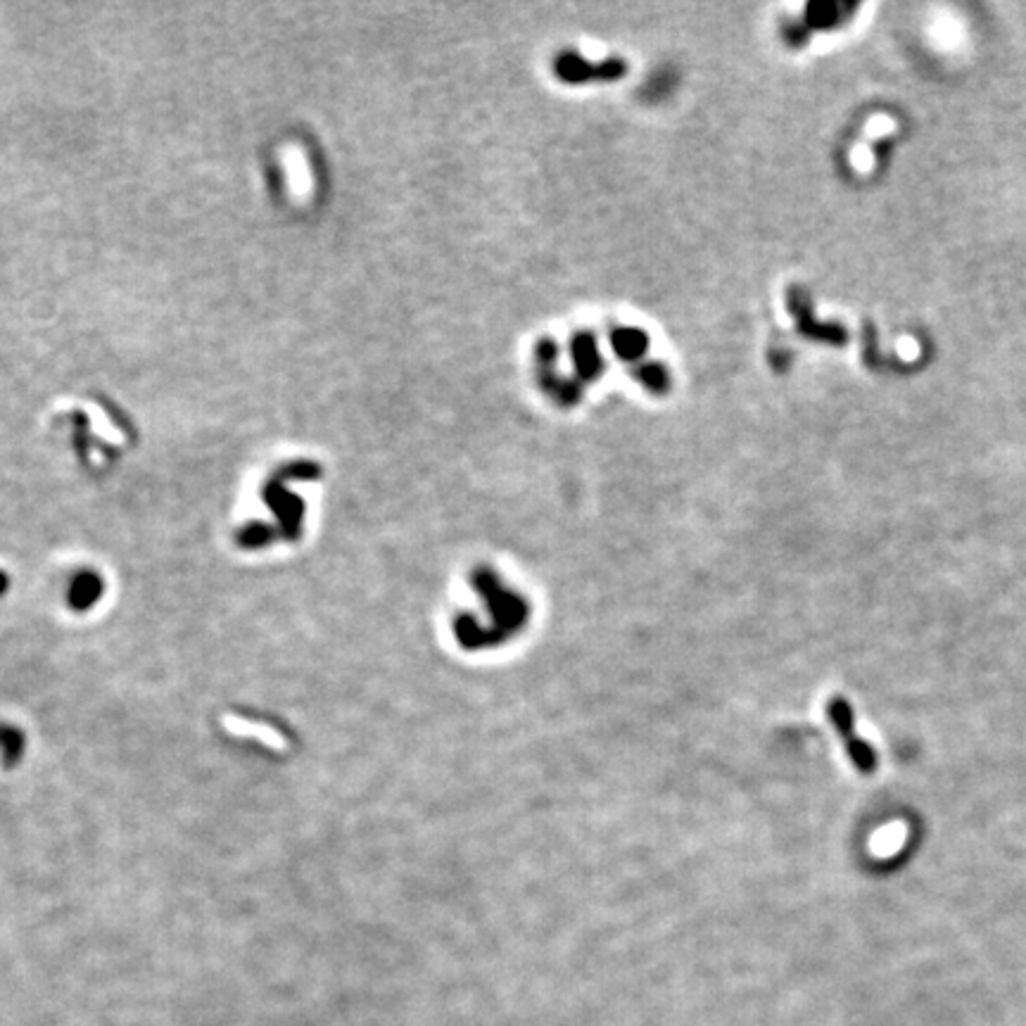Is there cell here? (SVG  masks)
<instances>
[{"label": "cell", "instance_id": "6da1fadb", "mask_svg": "<svg viewBox=\"0 0 1026 1026\" xmlns=\"http://www.w3.org/2000/svg\"><path fill=\"white\" fill-rule=\"evenodd\" d=\"M827 715H829V722L834 725V730L839 732L841 741H844V749L848 751V756H851L855 768H858L860 772L877 770V751H874L872 746L867 744L863 737H860L858 730H855V718H853L851 706H848V701L841 699V696L829 699Z\"/></svg>", "mask_w": 1026, "mask_h": 1026}, {"label": "cell", "instance_id": "7a4b0ae2", "mask_svg": "<svg viewBox=\"0 0 1026 1026\" xmlns=\"http://www.w3.org/2000/svg\"><path fill=\"white\" fill-rule=\"evenodd\" d=\"M473 582L475 587L480 589V594L487 599V604L492 606L494 620H497L499 625V637H506L523 623L525 604L516 597V594L506 592V587L499 585V580L494 578L490 570L480 568L478 573H475Z\"/></svg>", "mask_w": 1026, "mask_h": 1026}, {"label": "cell", "instance_id": "3957f363", "mask_svg": "<svg viewBox=\"0 0 1026 1026\" xmlns=\"http://www.w3.org/2000/svg\"><path fill=\"white\" fill-rule=\"evenodd\" d=\"M556 72L561 74V79L566 81H582V79H618L620 74L625 72V62L611 60L606 65H587V62L580 60V55H563L559 62H556Z\"/></svg>", "mask_w": 1026, "mask_h": 1026}, {"label": "cell", "instance_id": "277c9868", "mask_svg": "<svg viewBox=\"0 0 1026 1026\" xmlns=\"http://www.w3.org/2000/svg\"><path fill=\"white\" fill-rule=\"evenodd\" d=\"M613 347H616L620 357L635 359L646 350V338L635 328H623V331L613 335Z\"/></svg>", "mask_w": 1026, "mask_h": 1026}]
</instances>
